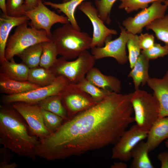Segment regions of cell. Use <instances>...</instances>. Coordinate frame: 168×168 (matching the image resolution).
<instances>
[{
  "instance_id": "cell-1",
  "label": "cell",
  "mask_w": 168,
  "mask_h": 168,
  "mask_svg": "<svg viewBox=\"0 0 168 168\" xmlns=\"http://www.w3.org/2000/svg\"><path fill=\"white\" fill-rule=\"evenodd\" d=\"M131 96L113 92L64 121L56 131L40 140L37 155L48 161L62 160L114 145L134 122Z\"/></svg>"
},
{
  "instance_id": "cell-2",
  "label": "cell",
  "mask_w": 168,
  "mask_h": 168,
  "mask_svg": "<svg viewBox=\"0 0 168 168\" xmlns=\"http://www.w3.org/2000/svg\"><path fill=\"white\" fill-rule=\"evenodd\" d=\"M40 139L11 104L0 105V144L20 156L35 160Z\"/></svg>"
},
{
  "instance_id": "cell-3",
  "label": "cell",
  "mask_w": 168,
  "mask_h": 168,
  "mask_svg": "<svg viewBox=\"0 0 168 168\" xmlns=\"http://www.w3.org/2000/svg\"><path fill=\"white\" fill-rule=\"evenodd\" d=\"M50 39L55 44L58 55L72 60L91 49L92 37L87 33L76 29L69 22L56 29L52 33Z\"/></svg>"
},
{
  "instance_id": "cell-4",
  "label": "cell",
  "mask_w": 168,
  "mask_h": 168,
  "mask_svg": "<svg viewBox=\"0 0 168 168\" xmlns=\"http://www.w3.org/2000/svg\"><path fill=\"white\" fill-rule=\"evenodd\" d=\"M130 101L134 113V122L141 129L148 133L159 118L157 99L153 95L139 89L131 93Z\"/></svg>"
},
{
  "instance_id": "cell-5",
  "label": "cell",
  "mask_w": 168,
  "mask_h": 168,
  "mask_svg": "<svg viewBox=\"0 0 168 168\" xmlns=\"http://www.w3.org/2000/svg\"><path fill=\"white\" fill-rule=\"evenodd\" d=\"M28 25L26 22L17 26L13 34L9 36L5 51L6 60L13 58L15 56L32 45L51 40L44 30H37Z\"/></svg>"
},
{
  "instance_id": "cell-6",
  "label": "cell",
  "mask_w": 168,
  "mask_h": 168,
  "mask_svg": "<svg viewBox=\"0 0 168 168\" xmlns=\"http://www.w3.org/2000/svg\"><path fill=\"white\" fill-rule=\"evenodd\" d=\"M96 60L91 53L86 50L73 61H68L62 57L57 58L50 69L56 77L63 76L71 83L77 84L86 77L94 67Z\"/></svg>"
},
{
  "instance_id": "cell-7",
  "label": "cell",
  "mask_w": 168,
  "mask_h": 168,
  "mask_svg": "<svg viewBox=\"0 0 168 168\" xmlns=\"http://www.w3.org/2000/svg\"><path fill=\"white\" fill-rule=\"evenodd\" d=\"M70 82L65 77L58 76L49 85L41 86L21 94L5 95L2 98V102L5 105L17 102L37 104L50 96L59 95L63 89Z\"/></svg>"
},
{
  "instance_id": "cell-8",
  "label": "cell",
  "mask_w": 168,
  "mask_h": 168,
  "mask_svg": "<svg viewBox=\"0 0 168 168\" xmlns=\"http://www.w3.org/2000/svg\"><path fill=\"white\" fill-rule=\"evenodd\" d=\"M59 95L68 119L97 103L90 95L79 88L76 84L71 82L66 86Z\"/></svg>"
},
{
  "instance_id": "cell-9",
  "label": "cell",
  "mask_w": 168,
  "mask_h": 168,
  "mask_svg": "<svg viewBox=\"0 0 168 168\" xmlns=\"http://www.w3.org/2000/svg\"><path fill=\"white\" fill-rule=\"evenodd\" d=\"M24 15L30 21V27L38 30H43L50 39L52 26L57 23L65 24L69 23L66 16L59 15L49 9L42 0H38L37 6L34 9L25 11Z\"/></svg>"
},
{
  "instance_id": "cell-10",
  "label": "cell",
  "mask_w": 168,
  "mask_h": 168,
  "mask_svg": "<svg viewBox=\"0 0 168 168\" xmlns=\"http://www.w3.org/2000/svg\"><path fill=\"white\" fill-rule=\"evenodd\" d=\"M121 32L119 36L113 40H107L104 46L91 48V54L95 59L111 57L115 59L120 65H124L128 61L126 48L128 40L129 33L125 28L119 26Z\"/></svg>"
},
{
  "instance_id": "cell-11",
  "label": "cell",
  "mask_w": 168,
  "mask_h": 168,
  "mask_svg": "<svg viewBox=\"0 0 168 168\" xmlns=\"http://www.w3.org/2000/svg\"><path fill=\"white\" fill-rule=\"evenodd\" d=\"M11 105L25 119L32 133L40 140L52 133L45 126L41 108L37 104L17 102Z\"/></svg>"
},
{
  "instance_id": "cell-12",
  "label": "cell",
  "mask_w": 168,
  "mask_h": 168,
  "mask_svg": "<svg viewBox=\"0 0 168 168\" xmlns=\"http://www.w3.org/2000/svg\"><path fill=\"white\" fill-rule=\"evenodd\" d=\"M156 1L138 12L134 17H129L124 21L123 25L129 32L134 35L140 33L143 28L150 23L165 15L167 7Z\"/></svg>"
},
{
  "instance_id": "cell-13",
  "label": "cell",
  "mask_w": 168,
  "mask_h": 168,
  "mask_svg": "<svg viewBox=\"0 0 168 168\" xmlns=\"http://www.w3.org/2000/svg\"><path fill=\"white\" fill-rule=\"evenodd\" d=\"M90 20L93 28L91 49L104 46L105 41L111 39L112 35L117 34V31L107 27L99 17L96 7L90 1H84L77 7Z\"/></svg>"
},
{
  "instance_id": "cell-14",
  "label": "cell",
  "mask_w": 168,
  "mask_h": 168,
  "mask_svg": "<svg viewBox=\"0 0 168 168\" xmlns=\"http://www.w3.org/2000/svg\"><path fill=\"white\" fill-rule=\"evenodd\" d=\"M147 133L136 124L132 125L125 131L114 144L112 158L124 161L130 160L132 150L138 143L147 138Z\"/></svg>"
},
{
  "instance_id": "cell-15",
  "label": "cell",
  "mask_w": 168,
  "mask_h": 168,
  "mask_svg": "<svg viewBox=\"0 0 168 168\" xmlns=\"http://www.w3.org/2000/svg\"><path fill=\"white\" fill-rule=\"evenodd\" d=\"M159 105V117H168V70L162 78H150L147 83Z\"/></svg>"
},
{
  "instance_id": "cell-16",
  "label": "cell",
  "mask_w": 168,
  "mask_h": 168,
  "mask_svg": "<svg viewBox=\"0 0 168 168\" xmlns=\"http://www.w3.org/2000/svg\"><path fill=\"white\" fill-rule=\"evenodd\" d=\"M29 20L26 16L13 17L4 13L0 16V62L6 60L5 57L6 45L9 34L12 29L15 26L27 22Z\"/></svg>"
},
{
  "instance_id": "cell-17",
  "label": "cell",
  "mask_w": 168,
  "mask_h": 168,
  "mask_svg": "<svg viewBox=\"0 0 168 168\" xmlns=\"http://www.w3.org/2000/svg\"><path fill=\"white\" fill-rule=\"evenodd\" d=\"M86 78L96 86L103 89L120 93L121 90L120 81L116 77L105 75L94 67L88 72Z\"/></svg>"
},
{
  "instance_id": "cell-18",
  "label": "cell",
  "mask_w": 168,
  "mask_h": 168,
  "mask_svg": "<svg viewBox=\"0 0 168 168\" xmlns=\"http://www.w3.org/2000/svg\"><path fill=\"white\" fill-rule=\"evenodd\" d=\"M41 87L28 81H21L13 79L2 72L0 73V90L7 95L24 93Z\"/></svg>"
},
{
  "instance_id": "cell-19",
  "label": "cell",
  "mask_w": 168,
  "mask_h": 168,
  "mask_svg": "<svg viewBox=\"0 0 168 168\" xmlns=\"http://www.w3.org/2000/svg\"><path fill=\"white\" fill-rule=\"evenodd\" d=\"M147 138L146 142L150 152L168 138V117H159L148 132Z\"/></svg>"
},
{
  "instance_id": "cell-20",
  "label": "cell",
  "mask_w": 168,
  "mask_h": 168,
  "mask_svg": "<svg viewBox=\"0 0 168 168\" xmlns=\"http://www.w3.org/2000/svg\"><path fill=\"white\" fill-rule=\"evenodd\" d=\"M149 60L141 53L128 75L133 80L135 90L139 89L141 85L147 83L150 78L148 73Z\"/></svg>"
},
{
  "instance_id": "cell-21",
  "label": "cell",
  "mask_w": 168,
  "mask_h": 168,
  "mask_svg": "<svg viewBox=\"0 0 168 168\" xmlns=\"http://www.w3.org/2000/svg\"><path fill=\"white\" fill-rule=\"evenodd\" d=\"M0 72L17 81H27L30 68L22 62L17 63L13 58L0 63Z\"/></svg>"
},
{
  "instance_id": "cell-22",
  "label": "cell",
  "mask_w": 168,
  "mask_h": 168,
  "mask_svg": "<svg viewBox=\"0 0 168 168\" xmlns=\"http://www.w3.org/2000/svg\"><path fill=\"white\" fill-rule=\"evenodd\" d=\"M85 0H70L61 3H54L45 1H43L44 4L46 6H49L58 11L63 13L73 26L76 29L81 30L75 16V12L78 6Z\"/></svg>"
},
{
  "instance_id": "cell-23",
  "label": "cell",
  "mask_w": 168,
  "mask_h": 168,
  "mask_svg": "<svg viewBox=\"0 0 168 168\" xmlns=\"http://www.w3.org/2000/svg\"><path fill=\"white\" fill-rule=\"evenodd\" d=\"M149 152L146 142H140L132 152L133 160L130 168H154L148 155Z\"/></svg>"
},
{
  "instance_id": "cell-24",
  "label": "cell",
  "mask_w": 168,
  "mask_h": 168,
  "mask_svg": "<svg viewBox=\"0 0 168 168\" xmlns=\"http://www.w3.org/2000/svg\"><path fill=\"white\" fill-rule=\"evenodd\" d=\"M56 77L50 69L39 66L30 68L27 81L40 86H44L51 84Z\"/></svg>"
},
{
  "instance_id": "cell-25",
  "label": "cell",
  "mask_w": 168,
  "mask_h": 168,
  "mask_svg": "<svg viewBox=\"0 0 168 168\" xmlns=\"http://www.w3.org/2000/svg\"><path fill=\"white\" fill-rule=\"evenodd\" d=\"M42 43H38L27 48L16 56L29 68L39 66L42 53Z\"/></svg>"
},
{
  "instance_id": "cell-26",
  "label": "cell",
  "mask_w": 168,
  "mask_h": 168,
  "mask_svg": "<svg viewBox=\"0 0 168 168\" xmlns=\"http://www.w3.org/2000/svg\"><path fill=\"white\" fill-rule=\"evenodd\" d=\"M37 104L41 109L60 116L64 120L68 119L67 112L62 104L61 97L59 95L47 97Z\"/></svg>"
},
{
  "instance_id": "cell-27",
  "label": "cell",
  "mask_w": 168,
  "mask_h": 168,
  "mask_svg": "<svg viewBox=\"0 0 168 168\" xmlns=\"http://www.w3.org/2000/svg\"><path fill=\"white\" fill-rule=\"evenodd\" d=\"M146 28L153 31L157 39L163 42L168 48V15L154 20Z\"/></svg>"
},
{
  "instance_id": "cell-28",
  "label": "cell",
  "mask_w": 168,
  "mask_h": 168,
  "mask_svg": "<svg viewBox=\"0 0 168 168\" xmlns=\"http://www.w3.org/2000/svg\"><path fill=\"white\" fill-rule=\"evenodd\" d=\"M76 84L79 88L90 95L97 102L102 100L113 92L96 86L86 77Z\"/></svg>"
},
{
  "instance_id": "cell-29",
  "label": "cell",
  "mask_w": 168,
  "mask_h": 168,
  "mask_svg": "<svg viewBox=\"0 0 168 168\" xmlns=\"http://www.w3.org/2000/svg\"><path fill=\"white\" fill-rule=\"evenodd\" d=\"M42 47L39 66L49 69L57 58V50L55 44L51 40L43 42Z\"/></svg>"
},
{
  "instance_id": "cell-30",
  "label": "cell",
  "mask_w": 168,
  "mask_h": 168,
  "mask_svg": "<svg viewBox=\"0 0 168 168\" xmlns=\"http://www.w3.org/2000/svg\"><path fill=\"white\" fill-rule=\"evenodd\" d=\"M127 46L128 52V58L130 67L132 69L141 54V49L138 41V35L129 33Z\"/></svg>"
},
{
  "instance_id": "cell-31",
  "label": "cell",
  "mask_w": 168,
  "mask_h": 168,
  "mask_svg": "<svg viewBox=\"0 0 168 168\" xmlns=\"http://www.w3.org/2000/svg\"><path fill=\"white\" fill-rule=\"evenodd\" d=\"M117 0H95V4L100 18L107 24L111 20L110 14L112 7Z\"/></svg>"
},
{
  "instance_id": "cell-32",
  "label": "cell",
  "mask_w": 168,
  "mask_h": 168,
  "mask_svg": "<svg viewBox=\"0 0 168 168\" xmlns=\"http://www.w3.org/2000/svg\"><path fill=\"white\" fill-rule=\"evenodd\" d=\"M121 2L119 6L120 9H124L127 13L139 9L142 10L148 7V4L156 1L166 0H119Z\"/></svg>"
},
{
  "instance_id": "cell-33",
  "label": "cell",
  "mask_w": 168,
  "mask_h": 168,
  "mask_svg": "<svg viewBox=\"0 0 168 168\" xmlns=\"http://www.w3.org/2000/svg\"><path fill=\"white\" fill-rule=\"evenodd\" d=\"M44 124L52 133L56 131L65 121L60 116L41 109Z\"/></svg>"
},
{
  "instance_id": "cell-34",
  "label": "cell",
  "mask_w": 168,
  "mask_h": 168,
  "mask_svg": "<svg viewBox=\"0 0 168 168\" xmlns=\"http://www.w3.org/2000/svg\"><path fill=\"white\" fill-rule=\"evenodd\" d=\"M25 0H6L7 15L13 17L24 16V5Z\"/></svg>"
},
{
  "instance_id": "cell-35",
  "label": "cell",
  "mask_w": 168,
  "mask_h": 168,
  "mask_svg": "<svg viewBox=\"0 0 168 168\" xmlns=\"http://www.w3.org/2000/svg\"><path fill=\"white\" fill-rule=\"evenodd\" d=\"M141 53L149 60L155 59L168 54V48L165 45L162 46L159 43H155L151 48L142 50Z\"/></svg>"
},
{
  "instance_id": "cell-36",
  "label": "cell",
  "mask_w": 168,
  "mask_h": 168,
  "mask_svg": "<svg viewBox=\"0 0 168 168\" xmlns=\"http://www.w3.org/2000/svg\"><path fill=\"white\" fill-rule=\"evenodd\" d=\"M10 150L4 147L0 149V168H15L18 165L15 162H11L13 157Z\"/></svg>"
},
{
  "instance_id": "cell-37",
  "label": "cell",
  "mask_w": 168,
  "mask_h": 168,
  "mask_svg": "<svg viewBox=\"0 0 168 168\" xmlns=\"http://www.w3.org/2000/svg\"><path fill=\"white\" fill-rule=\"evenodd\" d=\"M138 41L141 49L145 50L152 48L154 44V37L152 34L141 33L138 36Z\"/></svg>"
},
{
  "instance_id": "cell-38",
  "label": "cell",
  "mask_w": 168,
  "mask_h": 168,
  "mask_svg": "<svg viewBox=\"0 0 168 168\" xmlns=\"http://www.w3.org/2000/svg\"><path fill=\"white\" fill-rule=\"evenodd\" d=\"M158 159L161 162V168H168V152H164L158 154Z\"/></svg>"
},
{
  "instance_id": "cell-39",
  "label": "cell",
  "mask_w": 168,
  "mask_h": 168,
  "mask_svg": "<svg viewBox=\"0 0 168 168\" xmlns=\"http://www.w3.org/2000/svg\"><path fill=\"white\" fill-rule=\"evenodd\" d=\"M38 4V0H25L24 5V12L34 9Z\"/></svg>"
},
{
  "instance_id": "cell-40",
  "label": "cell",
  "mask_w": 168,
  "mask_h": 168,
  "mask_svg": "<svg viewBox=\"0 0 168 168\" xmlns=\"http://www.w3.org/2000/svg\"><path fill=\"white\" fill-rule=\"evenodd\" d=\"M127 165L124 162H119L114 163L110 166L111 168H126Z\"/></svg>"
},
{
  "instance_id": "cell-41",
  "label": "cell",
  "mask_w": 168,
  "mask_h": 168,
  "mask_svg": "<svg viewBox=\"0 0 168 168\" xmlns=\"http://www.w3.org/2000/svg\"><path fill=\"white\" fill-rule=\"evenodd\" d=\"M6 0H0V8L3 13L7 14L6 9Z\"/></svg>"
},
{
  "instance_id": "cell-42",
  "label": "cell",
  "mask_w": 168,
  "mask_h": 168,
  "mask_svg": "<svg viewBox=\"0 0 168 168\" xmlns=\"http://www.w3.org/2000/svg\"><path fill=\"white\" fill-rule=\"evenodd\" d=\"M165 144L166 147L168 149V139L165 142Z\"/></svg>"
},
{
  "instance_id": "cell-43",
  "label": "cell",
  "mask_w": 168,
  "mask_h": 168,
  "mask_svg": "<svg viewBox=\"0 0 168 168\" xmlns=\"http://www.w3.org/2000/svg\"><path fill=\"white\" fill-rule=\"evenodd\" d=\"M164 4L168 6V0H166L164 1Z\"/></svg>"
},
{
  "instance_id": "cell-44",
  "label": "cell",
  "mask_w": 168,
  "mask_h": 168,
  "mask_svg": "<svg viewBox=\"0 0 168 168\" xmlns=\"http://www.w3.org/2000/svg\"><path fill=\"white\" fill-rule=\"evenodd\" d=\"M70 0H62V2H66Z\"/></svg>"
}]
</instances>
